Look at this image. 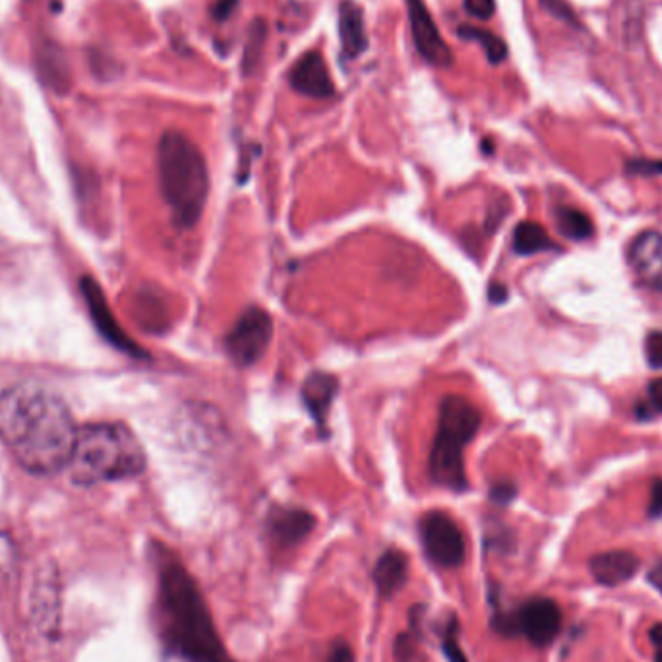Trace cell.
<instances>
[{"mask_svg": "<svg viewBox=\"0 0 662 662\" xmlns=\"http://www.w3.org/2000/svg\"><path fill=\"white\" fill-rule=\"evenodd\" d=\"M78 428L60 395L39 384H18L0 394V442L34 475L68 469Z\"/></svg>", "mask_w": 662, "mask_h": 662, "instance_id": "1", "label": "cell"}, {"mask_svg": "<svg viewBox=\"0 0 662 662\" xmlns=\"http://www.w3.org/2000/svg\"><path fill=\"white\" fill-rule=\"evenodd\" d=\"M158 620L169 653L183 662H233L196 579L175 556H160Z\"/></svg>", "mask_w": 662, "mask_h": 662, "instance_id": "2", "label": "cell"}, {"mask_svg": "<svg viewBox=\"0 0 662 662\" xmlns=\"http://www.w3.org/2000/svg\"><path fill=\"white\" fill-rule=\"evenodd\" d=\"M146 463L142 444L130 428L120 422H95L78 430L68 469L76 485L93 487L140 477Z\"/></svg>", "mask_w": 662, "mask_h": 662, "instance_id": "3", "label": "cell"}, {"mask_svg": "<svg viewBox=\"0 0 662 662\" xmlns=\"http://www.w3.org/2000/svg\"><path fill=\"white\" fill-rule=\"evenodd\" d=\"M161 194L181 229L198 225L210 196V173L200 148L178 130H167L158 146Z\"/></svg>", "mask_w": 662, "mask_h": 662, "instance_id": "4", "label": "cell"}, {"mask_svg": "<svg viewBox=\"0 0 662 662\" xmlns=\"http://www.w3.org/2000/svg\"><path fill=\"white\" fill-rule=\"evenodd\" d=\"M483 417L462 395H445L438 411L437 437L430 450L428 475L437 487L465 492L469 478L465 473V448L477 437Z\"/></svg>", "mask_w": 662, "mask_h": 662, "instance_id": "5", "label": "cell"}, {"mask_svg": "<svg viewBox=\"0 0 662 662\" xmlns=\"http://www.w3.org/2000/svg\"><path fill=\"white\" fill-rule=\"evenodd\" d=\"M274 336V320L260 306H248L236 318L225 337V351L241 369L254 367L268 351Z\"/></svg>", "mask_w": 662, "mask_h": 662, "instance_id": "6", "label": "cell"}, {"mask_svg": "<svg viewBox=\"0 0 662 662\" xmlns=\"http://www.w3.org/2000/svg\"><path fill=\"white\" fill-rule=\"evenodd\" d=\"M502 634H521L535 647H548L562 629V611L553 599H531L518 613L496 618Z\"/></svg>", "mask_w": 662, "mask_h": 662, "instance_id": "7", "label": "cell"}, {"mask_svg": "<svg viewBox=\"0 0 662 662\" xmlns=\"http://www.w3.org/2000/svg\"><path fill=\"white\" fill-rule=\"evenodd\" d=\"M420 541L428 560L438 568L455 570L465 562L467 545L460 525L444 512H428L419 525Z\"/></svg>", "mask_w": 662, "mask_h": 662, "instance_id": "8", "label": "cell"}, {"mask_svg": "<svg viewBox=\"0 0 662 662\" xmlns=\"http://www.w3.org/2000/svg\"><path fill=\"white\" fill-rule=\"evenodd\" d=\"M405 7H407V16H409V25H411L413 43L419 50L420 57L432 67H452V49L440 34L437 22L425 4V0H405Z\"/></svg>", "mask_w": 662, "mask_h": 662, "instance_id": "9", "label": "cell"}, {"mask_svg": "<svg viewBox=\"0 0 662 662\" xmlns=\"http://www.w3.org/2000/svg\"><path fill=\"white\" fill-rule=\"evenodd\" d=\"M289 84L294 92L312 100H329L336 95V84L320 50H309L297 59L289 70Z\"/></svg>", "mask_w": 662, "mask_h": 662, "instance_id": "10", "label": "cell"}, {"mask_svg": "<svg viewBox=\"0 0 662 662\" xmlns=\"http://www.w3.org/2000/svg\"><path fill=\"white\" fill-rule=\"evenodd\" d=\"M629 264L639 281L662 293V235L646 231L629 246Z\"/></svg>", "mask_w": 662, "mask_h": 662, "instance_id": "11", "label": "cell"}, {"mask_svg": "<svg viewBox=\"0 0 662 662\" xmlns=\"http://www.w3.org/2000/svg\"><path fill=\"white\" fill-rule=\"evenodd\" d=\"M82 286H84L82 289H84L85 301H88L90 312H92L93 320H95V326L105 336V339L115 345L120 351L128 352L132 357H146V352L130 337L126 336L123 327L118 326L117 320L113 318L109 306H107L105 297L101 293L97 283L92 279H84Z\"/></svg>", "mask_w": 662, "mask_h": 662, "instance_id": "12", "label": "cell"}, {"mask_svg": "<svg viewBox=\"0 0 662 662\" xmlns=\"http://www.w3.org/2000/svg\"><path fill=\"white\" fill-rule=\"evenodd\" d=\"M339 392V380L327 372H312L304 380L301 387V397L306 411L311 413L312 420L316 422L320 437H327V413Z\"/></svg>", "mask_w": 662, "mask_h": 662, "instance_id": "13", "label": "cell"}, {"mask_svg": "<svg viewBox=\"0 0 662 662\" xmlns=\"http://www.w3.org/2000/svg\"><path fill=\"white\" fill-rule=\"evenodd\" d=\"M316 525V518L301 508H276L269 513V538L283 548L299 545L309 537Z\"/></svg>", "mask_w": 662, "mask_h": 662, "instance_id": "14", "label": "cell"}, {"mask_svg": "<svg viewBox=\"0 0 662 662\" xmlns=\"http://www.w3.org/2000/svg\"><path fill=\"white\" fill-rule=\"evenodd\" d=\"M639 566L641 562L636 554L611 550L593 556L589 562V570L596 583H601L604 588H618L638 573Z\"/></svg>", "mask_w": 662, "mask_h": 662, "instance_id": "15", "label": "cell"}, {"mask_svg": "<svg viewBox=\"0 0 662 662\" xmlns=\"http://www.w3.org/2000/svg\"><path fill=\"white\" fill-rule=\"evenodd\" d=\"M339 39L347 59H359L369 49L364 12L355 0H344L339 4Z\"/></svg>", "mask_w": 662, "mask_h": 662, "instance_id": "16", "label": "cell"}, {"mask_svg": "<svg viewBox=\"0 0 662 662\" xmlns=\"http://www.w3.org/2000/svg\"><path fill=\"white\" fill-rule=\"evenodd\" d=\"M372 578H374L380 596L390 599V596L397 595L409 578L407 556L397 548H390L378 558Z\"/></svg>", "mask_w": 662, "mask_h": 662, "instance_id": "17", "label": "cell"}, {"mask_svg": "<svg viewBox=\"0 0 662 662\" xmlns=\"http://www.w3.org/2000/svg\"><path fill=\"white\" fill-rule=\"evenodd\" d=\"M556 244L546 233L543 225L535 221H521L520 225L513 231V251L520 256H533L538 252L554 251Z\"/></svg>", "mask_w": 662, "mask_h": 662, "instance_id": "18", "label": "cell"}, {"mask_svg": "<svg viewBox=\"0 0 662 662\" xmlns=\"http://www.w3.org/2000/svg\"><path fill=\"white\" fill-rule=\"evenodd\" d=\"M266 42H268V24L262 18H256L248 27L246 45H244L243 62H241L244 78H251L260 67Z\"/></svg>", "mask_w": 662, "mask_h": 662, "instance_id": "19", "label": "cell"}, {"mask_svg": "<svg viewBox=\"0 0 662 662\" xmlns=\"http://www.w3.org/2000/svg\"><path fill=\"white\" fill-rule=\"evenodd\" d=\"M457 35L463 42H475L480 43V47L485 50L487 59L492 65H500L508 57V47L506 43L498 37V35L488 32V30H480L477 25L462 24L457 30Z\"/></svg>", "mask_w": 662, "mask_h": 662, "instance_id": "20", "label": "cell"}, {"mask_svg": "<svg viewBox=\"0 0 662 662\" xmlns=\"http://www.w3.org/2000/svg\"><path fill=\"white\" fill-rule=\"evenodd\" d=\"M556 221H558L560 233L571 241H588L595 235L593 221L583 211L576 210V208H560L556 211Z\"/></svg>", "mask_w": 662, "mask_h": 662, "instance_id": "21", "label": "cell"}, {"mask_svg": "<svg viewBox=\"0 0 662 662\" xmlns=\"http://www.w3.org/2000/svg\"><path fill=\"white\" fill-rule=\"evenodd\" d=\"M462 634H460V622L457 616L445 624L444 631H442V649L444 654L448 657L450 662H467V657L463 653L462 649Z\"/></svg>", "mask_w": 662, "mask_h": 662, "instance_id": "22", "label": "cell"}, {"mask_svg": "<svg viewBox=\"0 0 662 662\" xmlns=\"http://www.w3.org/2000/svg\"><path fill=\"white\" fill-rule=\"evenodd\" d=\"M463 9L469 16L490 20L495 16L496 2L495 0H463Z\"/></svg>", "mask_w": 662, "mask_h": 662, "instance_id": "23", "label": "cell"}, {"mask_svg": "<svg viewBox=\"0 0 662 662\" xmlns=\"http://www.w3.org/2000/svg\"><path fill=\"white\" fill-rule=\"evenodd\" d=\"M647 361L653 369H662V332H653L647 336Z\"/></svg>", "mask_w": 662, "mask_h": 662, "instance_id": "24", "label": "cell"}, {"mask_svg": "<svg viewBox=\"0 0 662 662\" xmlns=\"http://www.w3.org/2000/svg\"><path fill=\"white\" fill-rule=\"evenodd\" d=\"M629 175H662V161L634 160L628 163Z\"/></svg>", "mask_w": 662, "mask_h": 662, "instance_id": "25", "label": "cell"}, {"mask_svg": "<svg viewBox=\"0 0 662 662\" xmlns=\"http://www.w3.org/2000/svg\"><path fill=\"white\" fill-rule=\"evenodd\" d=\"M515 495H518V488H515L513 483H508V480L496 483L495 487L490 488V500L496 503H502V506L512 502Z\"/></svg>", "mask_w": 662, "mask_h": 662, "instance_id": "26", "label": "cell"}, {"mask_svg": "<svg viewBox=\"0 0 662 662\" xmlns=\"http://www.w3.org/2000/svg\"><path fill=\"white\" fill-rule=\"evenodd\" d=\"M639 407H643V405H639ZM643 409L662 413V378H654L653 382H649V386H647V407H643Z\"/></svg>", "mask_w": 662, "mask_h": 662, "instance_id": "27", "label": "cell"}, {"mask_svg": "<svg viewBox=\"0 0 662 662\" xmlns=\"http://www.w3.org/2000/svg\"><path fill=\"white\" fill-rule=\"evenodd\" d=\"M322 662H355V654H352L351 647L347 646L345 641H337L329 647L326 659Z\"/></svg>", "mask_w": 662, "mask_h": 662, "instance_id": "28", "label": "cell"}, {"mask_svg": "<svg viewBox=\"0 0 662 662\" xmlns=\"http://www.w3.org/2000/svg\"><path fill=\"white\" fill-rule=\"evenodd\" d=\"M239 2H241V0H218V2L211 7V18H213L216 22H227V20L231 18V14L235 12Z\"/></svg>", "mask_w": 662, "mask_h": 662, "instance_id": "29", "label": "cell"}, {"mask_svg": "<svg viewBox=\"0 0 662 662\" xmlns=\"http://www.w3.org/2000/svg\"><path fill=\"white\" fill-rule=\"evenodd\" d=\"M649 515L661 518L662 515V478H657L651 485V500H649Z\"/></svg>", "mask_w": 662, "mask_h": 662, "instance_id": "30", "label": "cell"}, {"mask_svg": "<svg viewBox=\"0 0 662 662\" xmlns=\"http://www.w3.org/2000/svg\"><path fill=\"white\" fill-rule=\"evenodd\" d=\"M554 16L570 18V10L564 4V0H541Z\"/></svg>", "mask_w": 662, "mask_h": 662, "instance_id": "31", "label": "cell"}, {"mask_svg": "<svg viewBox=\"0 0 662 662\" xmlns=\"http://www.w3.org/2000/svg\"><path fill=\"white\" fill-rule=\"evenodd\" d=\"M488 299L496 302V304L506 302L508 301V289H506V286H502V283H492L490 289H488Z\"/></svg>", "mask_w": 662, "mask_h": 662, "instance_id": "32", "label": "cell"}, {"mask_svg": "<svg viewBox=\"0 0 662 662\" xmlns=\"http://www.w3.org/2000/svg\"><path fill=\"white\" fill-rule=\"evenodd\" d=\"M649 581L653 583L654 588L659 589L662 593V562L657 564L651 573H649Z\"/></svg>", "mask_w": 662, "mask_h": 662, "instance_id": "33", "label": "cell"}, {"mask_svg": "<svg viewBox=\"0 0 662 662\" xmlns=\"http://www.w3.org/2000/svg\"><path fill=\"white\" fill-rule=\"evenodd\" d=\"M649 638L653 641L654 647H662V624H654L653 628L649 629Z\"/></svg>", "mask_w": 662, "mask_h": 662, "instance_id": "34", "label": "cell"}, {"mask_svg": "<svg viewBox=\"0 0 662 662\" xmlns=\"http://www.w3.org/2000/svg\"><path fill=\"white\" fill-rule=\"evenodd\" d=\"M654 662H662V647L657 651V654H654Z\"/></svg>", "mask_w": 662, "mask_h": 662, "instance_id": "35", "label": "cell"}]
</instances>
